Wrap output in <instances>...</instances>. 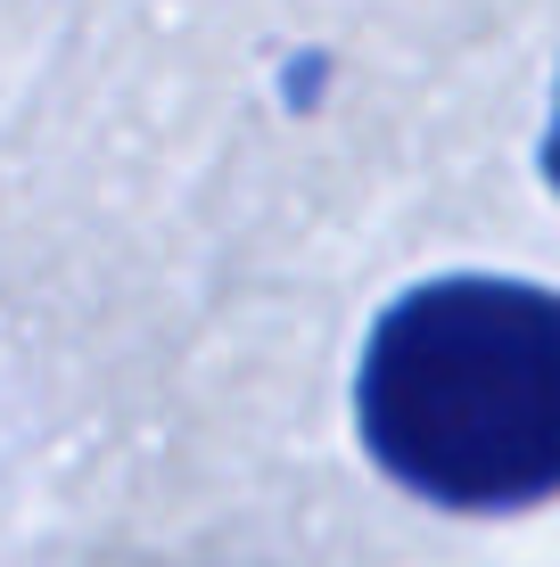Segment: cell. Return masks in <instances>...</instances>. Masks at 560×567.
Returning <instances> with one entry per match:
<instances>
[{
  "label": "cell",
  "mask_w": 560,
  "mask_h": 567,
  "mask_svg": "<svg viewBox=\"0 0 560 567\" xmlns=\"http://www.w3.org/2000/svg\"><path fill=\"white\" fill-rule=\"evenodd\" d=\"M363 444L446 511L560 494V297L528 280H429L363 346Z\"/></svg>",
  "instance_id": "obj_1"
},
{
  "label": "cell",
  "mask_w": 560,
  "mask_h": 567,
  "mask_svg": "<svg viewBox=\"0 0 560 567\" xmlns=\"http://www.w3.org/2000/svg\"><path fill=\"white\" fill-rule=\"evenodd\" d=\"M544 173H552V189H560V107H552V141H544Z\"/></svg>",
  "instance_id": "obj_2"
}]
</instances>
